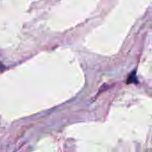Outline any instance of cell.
<instances>
[{
  "instance_id": "6da1fadb",
  "label": "cell",
  "mask_w": 152,
  "mask_h": 152,
  "mask_svg": "<svg viewBox=\"0 0 152 152\" xmlns=\"http://www.w3.org/2000/svg\"><path fill=\"white\" fill-rule=\"evenodd\" d=\"M4 67L0 63V72H2V71H4Z\"/></svg>"
}]
</instances>
